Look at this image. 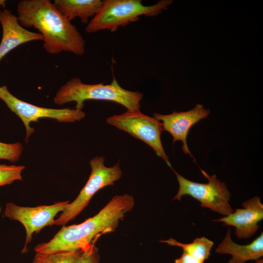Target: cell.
<instances>
[{
  "label": "cell",
  "mask_w": 263,
  "mask_h": 263,
  "mask_svg": "<svg viewBox=\"0 0 263 263\" xmlns=\"http://www.w3.org/2000/svg\"><path fill=\"white\" fill-rule=\"evenodd\" d=\"M18 19L24 27H33L43 37V47L49 54L63 51L83 55L85 41L71 21L49 0H21L17 6Z\"/></svg>",
  "instance_id": "obj_1"
},
{
  "label": "cell",
  "mask_w": 263,
  "mask_h": 263,
  "mask_svg": "<svg viewBox=\"0 0 263 263\" xmlns=\"http://www.w3.org/2000/svg\"><path fill=\"white\" fill-rule=\"evenodd\" d=\"M134 205L133 197L129 194L114 196L95 215L78 225H63L51 240L37 245L34 250L45 254L84 251L101 235L115 230Z\"/></svg>",
  "instance_id": "obj_2"
},
{
  "label": "cell",
  "mask_w": 263,
  "mask_h": 263,
  "mask_svg": "<svg viewBox=\"0 0 263 263\" xmlns=\"http://www.w3.org/2000/svg\"><path fill=\"white\" fill-rule=\"evenodd\" d=\"M143 94L122 88L113 76L110 84L103 83L88 84L78 77H74L64 84L56 93L54 102L62 105L68 102H76L75 109L82 110L87 100H106L122 105L129 111L140 110V102Z\"/></svg>",
  "instance_id": "obj_3"
},
{
  "label": "cell",
  "mask_w": 263,
  "mask_h": 263,
  "mask_svg": "<svg viewBox=\"0 0 263 263\" xmlns=\"http://www.w3.org/2000/svg\"><path fill=\"white\" fill-rule=\"evenodd\" d=\"M172 2V0H162L155 4L146 6L141 0H105L85 30L88 33L105 30L113 32L119 27L138 20L141 16H157L163 10L168 9Z\"/></svg>",
  "instance_id": "obj_4"
},
{
  "label": "cell",
  "mask_w": 263,
  "mask_h": 263,
  "mask_svg": "<svg viewBox=\"0 0 263 263\" xmlns=\"http://www.w3.org/2000/svg\"><path fill=\"white\" fill-rule=\"evenodd\" d=\"M103 156H96L90 161L91 173L85 185L72 203H69L53 225H65L75 218L88 206L92 197L98 190L114 182L122 176L119 161L112 167L104 165Z\"/></svg>",
  "instance_id": "obj_5"
},
{
  "label": "cell",
  "mask_w": 263,
  "mask_h": 263,
  "mask_svg": "<svg viewBox=\"0 0 263 263\" xmlns=\"http://www.w3.org/2000/svg\"><path fill=\"white\" fill-rule=\"evenodd\" d=\"M177 176L179 190L173 200H181L185 195H190L200 202V205L223 215L233 212L229 204L230 194L224 182L218 179L215 174L209 175L201 169L208 182L198 183L190 181L171 169Z\"/></svg>",
  "instance_id": "obj_6"
},
{
  "label": "cell",
  "mask_w": 263,
  "mask_h": 263,
  "mask_svg": "<svg viewBox=\"0 0 263 263\" xmlns=\"http://www.w3.org/2000/svg\"><path fill=\"white\" fill-rule=\"evenodd\" d=\"M107 122L144 142L172 169L161 141L164 130L160 121L142 113L140 110H127L122 114L107 118Z\"/></svg>",
  "instance_id": "obj_7"
},
{
  "label": "cell",
  "mask_w": 263,
  "mask_h": 263,
  "mask_svg": "<svg viewBox=\"0 0 263 263\" xmlns=\"http://www.w3.org/2000/svg\"><path fill=\"white\" fill-rule=\"evenodd\" d=\"M0 99L23 122L26 130V143L29 137L34 132V129L30 125L31 122H37L41 118H49L60 122L70 123L80 121L86 115L82 110L52 109L32 105L15 97L5 86H0Z\"/></svg>",
  "instance_id": "obj_8"
},
{
  "label": "cell",
  "mask_w": 263,
  "mask_h": 263,
  "mask_svg": "<svg viewBox=\"0 0 263 263\" xmlns=\"http://www.w3.org/2000/svg\"><path fill=\"white\" fill-rule=\"evenodd\" d=\"M69 201L58 202L51 205L35 207L19 206L13 203L6 204L4 215L19 222L26 231V239L22 252H26L27 245L32 241L34 233H38L44 227L53 225L57 213L64 210Z\"/></svg>",
  "instance_id": "obj_9"
},
{
  "label": "cell",
  "mask_w": 263,
  "mask_h": 263,
  "mask_svg": "<svg viewBox=\"0 0 263 263\" xmlns=\"http://www.w3.org/2000/svg\"><path fill=\"white\" fill-rule=\"evenodd\" d=\"M209 113V109H205L202 104H197L192 109L188 111H174L169 114L154 113L153 116L159 121H162L163 130L172 135L173 143L178 140L182 141V150L184 153L189 154L193 157L187 145L188 132L193 125L206 118Z\"/></svg>",
  "instance_id": "obj_10"
},
{
  "label": "cell",
  "mask_w": 263,
  "mask_h": 263,
  "mask_svg": "<svg viewBox=\"0 0 263 263\" xmlns=\"http://www.w3.org/2000/svg\"><path fill=\"white\" fill-rule=\"evenodd\" d=\"M242 206L244 208H237L234 212L213 221L235 227L237 237L247 239L253 236L260 227L258 223L263 219V205L260 198L255 196L244 202Z\"/></svg>",
  "instance_id": "obj_11"
},
{
  "label": "cell",
  "mask_w": 263,
  "mask_h": 263,
  "mask_svg": "<svg viewBox=\"0 0 263 263\" xmlns=\"http://www.w3.org/2000/svg\"><path fill=\"white\" fill-rule=\"evenodd\" d=\"M0 23L2 29L0 61L8 53L22 44L35 40L43 41L39 33L26 29L19 23L18 18L8 9L0 12Z\"/></svg>",
  "instance_id": "obj_12"
},
{
  "label": "cell",
  "mask_w": 263,
  "mask_h": 263,
  "mask_svg": "<svg viewBox=\"0 0 263 263\" xmlns=\"http://www.w3.org/2000/svg\"><path fill=\"white\" fill-rule=\"evenodd\" d=\"M230 231V229L228 228L225 238L215 249L217 253L232 255L228 263H244L249 260H257L263 257V232L250 244L240 245L233 242Z\"/></svg>",
  "instance_id": "obj_13"
},
{
  "label": "cell",
  "mask_w": 263,
  "mask_h": 263,
  "mask_svg": "<svg viewBox=\"0 0 263 263\" xmlns=\"http://www.w3.org/2000/svg\"><path fill=\"white\" fill-rule=\"evenodd\" d=\"M100 0H54L53 2L58 11L71 21L78 18L83 23H88L102 4Z\"/></svg>",
  "instance_id": "obj_14"
},
{
  "label": "cell",
  "mask_w": 263,
  "mask_h": 263,
  "mask_svg": "<svg viewBox=\"0 0 263 263\" xmlns=\"http://www.w3.org/2000/svg\"><path fill=\"white\" fill-rule=\"evenodd\" d=\"M159 242L171 245L180 246L183 249V252L203 261L209 257L211 248L214 244L212 241L205 237L195 238L192 243L188 244L178 242L172 238Z\"/></svg>",
  "instance_id": "obj_15"
},
{
  "label": "cell",
  "mask_w": 263,
  "mask_h": 263,
  "mask_svg": "<svg viewBox=\"0 0 263 263\" xmlns=\"http://www.w3.org/2000/svg\"><path fill=\"white\" fill-rule=\"evenodd\" d=\"M82 252L76 250L49 254L36 253L32 263H78Z\"/></svg>",
  "instance_id": "obj_16"
},
{
  "label": "cell",
  "mask_w": 263,
  "mask_h": 263,
  "mask_svg": "<svg viewBox=\"0 0 263 263\" xmlns=\"http://www.w3.org/2000/svg\"><path fill=\"white\" fill-rule=\"evenodd\" d=\"M23 166L0 164V187L9 185L16 180H22Z\"/></svg>",
  "instance_id": "obj_17"
},
{
  "label": "cell",
  "mask_w": 263,
  "mask_h": 263,
  "mask_svg": "<svg viewBox=\"0 0 263 263\" xmlns=\"http://www.w3.org/2000/svg\"><path fill=\"white\" fill-rule=\"evenodd\" d=\"M22 150V145L19 142L8 144L0 142V159L14 163L19 159Z\"/></svg>",
  "instance_id": "obj_18"
},
{
  "label": "cell",
  "mask_w": 263,
  "mask_h": 263,
  "mask_svg": "<svg viewBox=\"0 0 263 263\" xmlns=\"http://www.w3.org/2000/svg\"><path fill=\"white\" fill-rule=\"evenodd\" d=\"M95 244L94 243L88 249L83 251L78 263H99L100 256Z\"/></svg>",
  "instance_id": "obj_19"
},
{
  "label": "cell",
  "mask_w": 263,
  "mask_h": 263,
  "mask_svg": "<svg viewBox=\"0 0 263 263\" xmlns=\"http://www.w3.org/2000/svg\"><path fill=\"white\" fill-rule=\"evenodd\" d=\"M204 261L198 259L191 255L183 252L179 258L175 260V263H204Z\"/></svg>",
  "instance_id": "obj_20"
},
{
  "label": "cell",
  "mask_w": 263,
  "mask_h": 263,
  "mask_svg": "<svg viewBox=\"0 0 263 263\" xmlns=\"http://www.w3.org/2000/svg\"><path fill=\"white\" fill-rule=\"evenodd\" d=\"M5 0H0V8L1 7H2L4 8L5 7Z\"/></svg>",
  "instance_id": "obj_21"
},
{
  "label": "cell",
  "mask_w": 263,
  "mask_h": 263,
  "mask_svg": "<svg viewBox=\"0 0 263 263\" xmlns=\"http://www.w3.org/2000/svg\"><path fill=\"white\" fill-rule=\"evenodd\" d=\"M255 263H263V260H257Z\"/></svg>",
  "instance_id": "obj_22"
}]
</instances>
